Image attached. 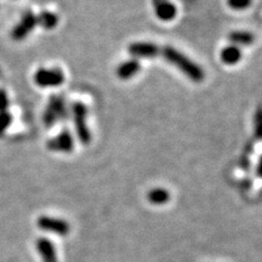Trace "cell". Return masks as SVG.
I'll return each instance as SVG.
<instances>
[{"instance_id":"cell-1","label":"cell","mask_w":262,"mask_h":262,"mask_svg":"<svg viewBox=\"0 0 262 262\" xmlns=\"http://www.w3.org/2000/svg\"><path fill=\"white\" fill-rule=\"evenodd\" d=\"M160 56H162L168 63L176 67L180 72L190 79L192 82L195 83H200L204 79V71L200 66L196 64L194 61H192L190 58L179 52L178 49L171 47V46H164L161 47Z\"/></svg>"},{"instance_id":"cell-2","label":"cell","mask_w":262,"mask_h":262,"mask_svg":"<svg viewBox=\"0 0 262 262\" xmlns=\"http://www.w3.org/2000/svg\"><path fill=\"white\" fill-rule=\"evenodd\" d=\"M70 107L68 106L63 95L54 94L46 104L43 112V124L45 127L51 128L58 122L63 121L69 117Z\"/></svg>"},{"instance_id":"cell-3","label":"cell","mask_w":262,"mask_h":262,"mask_svg":"<svg viewBox=\"0 0 262 262\" xmlns=\"http://www.w3.org/2000/svg\"><path fill=\"white\" fill-rule=\"evenodd\" d=\"M70 114L75 126L76 135L81 144L88 145L91 143L92 135L88 126V108L81 102H75L70 107Z\"/></svg>"},{"instance_id":"cell-4","label":"cell","mask_w":262,"mask_h":262,"mask_svg":"<svg viewBox=\"0 0 262 262\" xmlns=\"http://www.w3.org/2000/svg\"><path fill=\"white\" fill-rule=\"evenodd\" d=\"M33 80H34V83L40 89H53L62 85L66 77L60 68L42 67L35 71Z\"/></svg>"},{"instance_id":"cell-5","label":"cell","mask_w":262,"mask_h":262,"mask_svg":"<svg viewBox=\"0 0 262 262\" xmlns=\"http://www.w3.org/2000/svg\"><path fill=\"white\" fill-rule=\"evenodd\" d=\"M37 27V14L28 10L24 12L19 21L14 24L11 30V37L16 42H21L28 38L31 33Z\"/></svg>"},{"instance_id":"cell-6","label":"cell","mask_w":262,"mask_h":262,"mask_svg":"<svg viewBox=\"0 0 262 262\" xmlns=\"http://www.w3.org/2000/svg\"><path fill=\"white\" fill-rule=\"evenodd\" d=\"M46 147L55 153H71L75 149V138L69 130L64 129L57 136L49 139L46 143Z\"/></svg>"},{"instance_id":"cell-7","label":"cell","mask_w":262,"mask_h":262,"mask_svg":"<svg viewBox=\"0 0 262 262\" xmlns=\"http://www.w3.org/2000/svg\"><path fill=\"white\" fill-rule=\"evenodd\" d=\"M37 226L42 231L57 234L59 236H66L70 232V226L64 220L46 215L40 216L37 220Z\"/></svg>"},{"instance_id":"cell-8","label":"cell","mask_w":262,"mask_h":262,"mask_svg":"<svg viewBox=\"0 0 262 262\" xmlns=\"http://www.w3.org/2000/svg\"><path fill=\"white\" fill-rule=\"evenodd\" d=\"M161 47L150 42H137L128 47L129 54L137 58H155L160 56Z\"/></svg>"},{"instance_id":"cell-9","label":"cell","mask_w":262,"mask_h":262,"mask_svg":"<svg viewBox=\"0 0 262 262\" xmlns=\"http://www.w3.org/2000/svg\"><path fill=\"white\" fill-rule=\"evenodd\" d=\"M152 5L155 15L161 21L169 22L175 19L177 14V8L169 0H152Z\"/></svg>"},{"instance_id":"cell-10","label":"cell","mask_w":262,"mask_h":262,"mask_svg":"<svg viewBox=\"0 0 262 262\" xmlns=\"http://www.w3.org/2000/svg\"><path fill=\"white\" fill-rule=\"evenodd\" d=\"M36 248L43 262H58L55 246L49 239L39 238L36 243Z\"/></svg>"},{"instance_id":"cell-11","label":"cell","mask_w":262,"mask_h":262,"mask_svg":"<svg viewBox=\"0 0 262 262\" xmlns=\"http://www.w3.org/2000/svg\"><path fill=\"white\" fill-rule=\"evenodd\" d=\"M140 68L141 64L138 59H128L119 64V67L117 68V76L121 80H129L140 71Z\"/></svg>"},{"instance_id":"cell-12","label":"cell","mask_w":262,"mask_h":262,"mask_svg":"<svg viewBox=\"0 0 262 262\" xmlns=\"http://www.w3.org/2000/svg\"><path fill=\"white\" fill-rule=\"evenodd\" d=\"M59 23V16L53 11H42L37 14V27H40L43 30L51 31L54 30Z\"/></svg>"},{"instance_id":"cell-13","label":"cell","mask_w":262,"mask_h":262,"mask_svg":"<svg viewBox=\"0 0 262 262\" xmlns=\"http://www.w3.org/2000/svg\"><path fill=\"white\" fill-rule=\"evenodd\" d=\"M228 39L235 46H249L255 42V36L250 32L246 31H234L229 33Z\"/></svg>"},{"instance_id":"cell-14","label":"cell","mask_w":262,"mask_h":262,"mask_svg":"<svg viewBox=\"0 0 262 262\" xmlns=\"http://www.w3.org/2000/svg\"><path fill=\"white\" fill-rule=\"evenodd\" d=\"M242 58V51L238 46L229 45L221 52V59L226 64H235Z\"/></svg>"},{"instance_id":"cell-15","label":"cell","mask_w":262,"mask_h":262,"mask_svg":"<svg viewBox=\"0 0 262 262\" xmlns=\"http://www.w3.org/2000/svg\"><path fill=\"white\" fill-rule=\"evenodd\" d=\"M147 200L150 203L155 204V206H162L169 201L170 194L168 190L164 189V188H154L147 193Z\"/></svg>"},{"instance_id":"cell-16","label":"cell","mask_w":262,"mask_h":262,"mask_svg":"<svg viewBox=\"0 0 262 262\" xmlns=\"http://www.w3.org/2000/svg\"><path fill=\"white\" fill-rule=\"evenodd\" d=\"M13 117L9 111L0 112V138L4 137L8 129L12 125Z\"/></svg>"},{"instance_id":"cell-17","label":"cell","mask_w":262,"mask_h":262,"mask_svg":"<svg viewBox=\"0 0 262 262\" xmlns=\"http://www.w3.org/2000/svg\"><path fill=\"white\" fill-rule=\"evenodd\" d=\"M253 127H255V137L258 140H262V106L258 107L253 117Z\"/></svg>"},{"instance_id":"cell-18","label":"cell","mask_w":262,"mask_h":262,"mask_svg":"<svg viewBox=\"0 0 262 262\" xmlns=\"http://www.w3.org/2000/svg\"><path fill=\"white\" fill-rule=\"evenodd\" d=\"M227 4L234 10H244L251 5V0H227Z\"/></svg>"},{"instance_id":"cell-19","label":"cell","mask_w":262,"mask_h":262,"mask_svg":"<svg viewBox=\"0 0 262 262\" xmlns=\"http://www.w3.org/2000/svg\"><path fill=\"white\" fill-rule=\"evenodd\" d=\"M10 107V97L7 91L4 89H0V112H6Z\"/></svg>"},{"instance_id":"cell-20","label":"cell","mask_w":262,"mask_h":262,"mask_svg":"<svg viewBox=\"0 0 262 262\" xmlns=\"http://www.w3.org/2000/svg\"><path fill=\"white\" fill-rule=\"evenodd\" d=\"M257 175L262 178V155L261 158L259 160V163H258V166H257Z\"/></svg>"}]
</instances>
